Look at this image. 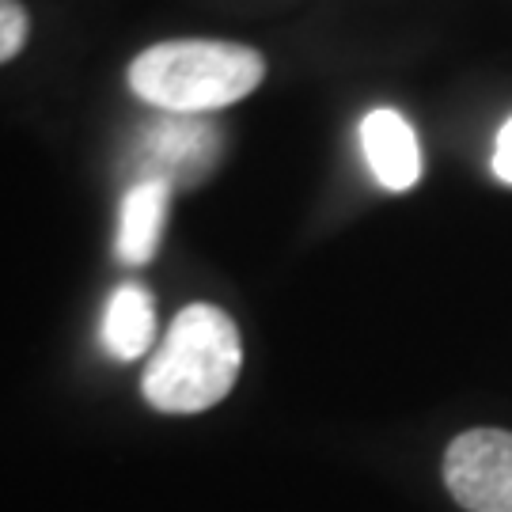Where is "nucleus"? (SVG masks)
Returning a JSON list of instances; mask_svg holds the SVG:
<instances>
[{"label":"nucleus","mask_w":512,"mask_h":512,"mask_svg":"<svg viewBox=\"0 0 512 512\" xmlns=\"http://www.w3.org/2000/svg\"><path fill=\"white\" fill-rule=\"evenodd\" d=\"M266 61L251 46L217 38L156 42L133 57L129 88L160 114H213L262 84Z\"/></svg>","instance_id":"obj_1"},{"label":"nucleus","mask_w":512,"mask_h":512,"mask_svg":"<svg viewBox=\"0 0 512 512\" xmlns=\"http://www.w3.org/2000/svg\"><path fill=\"white\" fill-rule=\"evenodd\" d=\"M243 365L239 327L217 304H190L167 327L141 391L160 414H202L236 387Z\"/></svg>","instance_id":"obj_2"},{"label":"nucleus","mask_w":512,"mask_h":512,"mask_svg":"<svg viewBox=\"0 0 512 512\" xmlns=\"http://www.w3.org/2000/svg\"><path fill=\"white\" fill-rule=\"evenodd\" d=\"M444 486L467 512H512V433L467 429L444 452Z\"/></svg>","instance_id":"obj_3"},{"label":"nucleus","mask_w":512,"mask_h":512,"mask_svg":"<svg viewBox=\"0 0 512 512\" xmlns=\"http://www.w3.org/2000/svg\"><path fill=\"white\" fill-rule=\"evenodd\" d=\"M220 129L209 114H160L141 129V171L167 186H194L213 175L220 160Z\"/></svg>","instance_id":"obj_4"},{"label":"nucleus","mask_w":512,"mask_h":512,"mask_svg":"<svg viewBox=\"0 0 512 512\" xmlns=\"http://www.w3.org/2000/svg\"><path fill=\"white\" fill-rule=\"evenodd\" d=\"M361 152L384 190L403 194L421 179V145L414 126L399 110L376 107L361 122Z\"/></svg>","instance_id":"obj_5"},{"label":"nucleus","mask_w":512,"mask_h":512,"mask_svg":"<svg viewBox=\"0 0 512 512\" xmlns=\"http://www.w3.org/2000/svg\"><path fill=\"white\" fill-rule=\"evenodd\" d=\"M167 202H171V186L156 179H141L126 194L122 213H118V239H114V251L126 266L152 262L160 236H164Z\"/></svg>","instance_id":"obj_6"},{"label":"nucleus","mask_w":512,"mask_h":512,"mask_svg":"<svg viewBox=\"0 0 512 512\" xmlns=\"http://www.w3.org/2000/svg\"><path fill=\"white\" fill-rule=\"evenodd\" d=\"M156 338V304L152 293L141 285H122L114 289L103 311V346L118 361H137L145 357Z\"/></svg>","instance_id":"obj_7"},{"label":"nucleus","mask_w":512,"mask_h":512,"mask_svg":"<svg viewBox=\"0 0 512 512\" xmlns=\"http://www.w3.org/2000/svg\"><path fill=\"white\" fill-rule=\"evenodd\" d=\"M27 27H31L27 8H23L19 0H0V65L12 61V57L23 50Z\"/></svg>","instance_id":"obj_8"},{"label":"nucleus","mask_w":512,"mask_h":512,"mask_svg":"<svg viewBox=\"0 0 512 512\" xmlns=\"http://www.w3.org/2000/svg\"><path fill=\"white\" fill-rule=\"evenodd\" d=\"M494 175L501 183L512 186V118L501 126L497 133V145H494Z\"/></svg>","instance_id":"obj_9"}]
</instances>
